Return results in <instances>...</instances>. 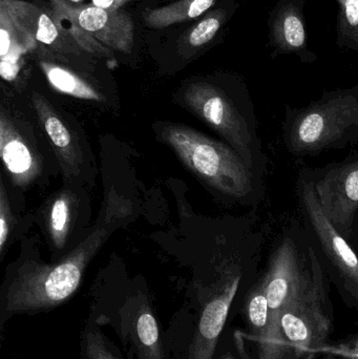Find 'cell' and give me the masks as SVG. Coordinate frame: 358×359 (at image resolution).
Here are the masks:
<instances>
[{
    "mask_svg": "<svg viewBox=\"0 0 358 359\" xmlns=\"http://www.w3.org/2000/svg\"><path fill=\"white\" fill-rule=\"evenodd\" d=\"M128 205L111 192L96 225L56 263L27 259L15 266L0 290V337L16 316H36L67 303L79 289L86 268L111 232L128 217Z\"/></svg>",
    "mask_w": 358,
    "mask_h": 359,
    "instance_id": "obj_1",
    "label": "cell"
},
{
    "mask_svg": "<svg viewBox=\"0 0 358 359\" xmlns=\"http://www.w3.org/2000/svg\"><path fill=\"white\" fill-rule=\"evenodd\" d=\"M256 263H229L200 283L191 305L172 318L166 333L170 359H212L229 322L254 284Z\"/></svg>",
    "mask_w": 358,
    "mask_h": 359,
    "instance_id": "obj_2",
    "label": "cell"
},
{
    "mask_svg": "<svg viewBox=\"0 0 358 359\" xmlns=\"http://www.w3.org/2000/svg\"><path fill=\"white\" fill-rule=\"evenodd\" d=\"M156 130L183 165L206 185L240 202L256 200L258 174L230 145L182 124H160Z\"/></svg>",
    "mask_w": 358,
    "mask_h": 359,
    "instance_id": "obj_3",
    "label": "cell"
},
{
    "mask_svg": "<svg viewBox=\"0 0 358 359\" xmlns=\"http://www.w3.org/2000/svg\"><path fill=\"white\" fill-rule=\"evenodd\" d=\"M286 149L296 157L319 155L358 142V86L325 93L303 109H286Z\"/></svg>",
    "mask_w": 358,
    "mask_h": 359,
    "instance_id": "obj_4",
    "label": "cell"
},
{
    "mask_svg": "<svg viewBox=\"0 0 358 359\" xmlns=\"http://www.w3.org/2000/svg\"><path fill=\"white\" fill-rule=\"evenodd\" d=\"M88 316L113 329L128 359H170L167 337L143 287L122 294L99 295Z\"/></svg>",
    "mask_w": 358,
    "mask_h": 359,
    "instance_id": "obj_5",
    "label": "cell"
},
{
    "mask_svg": "<svg viewBox=\"0 0 358 359\" xmlns=\"http://www.w3.org/2000/svg\"><path fill=\"white\" fill-rule=\"evenodd\" d=\"M180 98L189 111L218 133L254 172L260 166L264 170L254 114L243 111L224 88L203 80L191 82L181 90Z\"/></svg>",
    "mask_w": 358,
    "mask_h": 359,
    "instance_id": "obj_6",
    "label": "cell"
},
{
    "mask_svg": "<svg viewBox=\"0 0 358 359\" xmlns=\"http://www.w3.org/2000/svg\"><path fill=\"white\" fill-rule=\"evenodd\" d=\"M296 190L303 213L323 252L328 276L338 288L345 305L358 312L357 253L324 213L309 170H301Z\"/></svg>",
    "mask_w": 358,
    "mask_h": 359,
    "instance_id": "obj_7",
    "label": "cell"
},
{
    "mask_svg": "<svg viewBox=\"0 0 358 359\" xmlns=\"http://www.w3.org/2000/svg\"><path fill=\"white\" fill-rule=\"evenodd\" d=\"M333 320L330 297H306L282 308L275 318V330L294 359H315L329 348Z\"/></svg>",
    "mask_w": 358,
    "mask_h": 359,
    "instance_id": "obj_8",
    "label": "cell"
},
{
    "mask_svg": "<svg viewBox=\"0 0 358 359\" xmlns=\"http://www.w3.org/2000/svg\"><path fill=\"white\" fill-rule=\"evenodd\" d=\"M0 8L35 40V56L48 57L88 72L94 56L80 48L59 22L56 11L46 4L25 0H0Z\"/></svg>",
    "mask_w": 358,
    "mask_h": 359,
    "instance_id": "obj_9",
    "label": "cell"
},
{
    "mask_svg": "<svg viewBox=\"0 0 358 359\" xmlns=\"http://www.w3.org/2000/svg\"><path fill=\"white\" fill-rule=\"evenodd\" d=\"M317 200L336 229L358 247V151L313 178Z\"/></svg>",
    "mask_w": 358,
    "mask_h": 359,
    "instance_id": "obj_10",
    "label": "cell"
},
{
    "mask_svg": "<svg viewBox=\"0 0 358 359\" xmlns=\"http://www.w3.org/2000/svg\"><path fill=\"white\" fill-rule=\"evenodd\" d=\"M50 6L71 19L86 33L111 50L130 54L135 44V25L128 13L69 0H48Z\"/></svg>",
    "mask_w": 358,
    "mask_h": 359,
    "instance_id": "obj_11",
    "label": "cell"
},
{
    "mask_svg": "<svg viewBox=\"0 0 358 359\" xmlns=\"http://www.w3.org/2000/svg\"><path fill=\"white\" fill-rule=\"evenodd\" d=\"M0 156L16 187H27L41 177L43 160L33 133L4 107L0 114Z\"/></svg>",
    "mask_w": 358,
    "mask_h": 359,
    "instance_id": "obj_12",
    "label": "cell"
},
{
    "mask_svg": "<svg viewBox=\"0 0 358 359\" xmlns=\"http://www.w3.org/2000/svg\"><path fill=\"white\" fill-rule=\"evenodd\" d=\"M32 107L38 123L56 156L61 172L65 180L79 178L85 163L83 145L77 130L44 95L34 90Z\"/></svg>",
    "mask_w": 358,
    "mask_h": 359,
    "instance_id": "obj_13",
    "label": "cell"
},
{
    "mask_svg": "<svg viewBox=\"0 0 358 359\" xmlns=\"http://www.w3.org/2000/svg\"><path fill=\"white\" fill-rule=\"evenodd\" d=\"M268 301L262 278L259 276L242 299L239 316L244 345L250 359H294L288 348L269 328Z\"/></svg>",
    "mask_w": 358,
    "mask_h": 359,
    "instance_id": "obj_14",
    "label": "cell"
},
{
    "mask_svg": "<svg viewBox=\"0 0 358 359\" xmlns=\"http://www.w3.org/2000/svg\"><path fill=\"white\" fill-rule=\"evenodd\" d=\"M305 0H280L269 14V46L277 55L294 54L304 62L317 56L309 50L304 17Z\"/></svg>",
    "mask_w": 358,
    "mask_h": 359,
    "instance_id": "obj_15",
    "label": "cell"
},
{
    "mask_svg": "<svg viewBox=\"0 0 358 359\" xmlns=\"http://www.w3.org/2000/svg\"><path fill=\"white\" fill-rule=\"evenodd\" d=\"M38 67L57 92L81 100L105 102L106 97L98 81L88 72L48 57L35 56Z\"/></svg>",
    "mask_w": 358,
    "mask_h": 359,
    "instance_id": "obj_16",
    "label": "cell"
},
{
    "mask_svg": "<svg viewBox=\"0 0 358 359\" xmlns=\"http://www.w3.org/2000/svg\"><path fill=\"white\" fill-rule=\"evenodd\" d=\"M237 6L239 4L235 0H222L218 6L200 17L199 20L179 38L177 43L179 56L188 60L202 54L218 37Z\"/></svg>",
    "mask_w": 358,
    "mask_h": 359,
    "instance_id": "obj_17",
    "label": "cell"
},
{
    "mask_svg": "<svg viewBox=\"0 0 358 359\" xmlns=\"http://www.w3.org/2000/svg\"><path fill=\"white\" fill-rule=\"evenodd\" d=\"M222 0H177L166 6L147 8L143 12L149 29H163L172 25L200 18Z\"/></svg>",
    "mask_w": 358,
    "mask_h": 359,
    "instance_id": "obj_18",
    "label": "cell"
},
{
    "mask_svg": "<svg viewBox=\"0 0 358 359\" xmlns=\"http://www.w3.org/2000/svg\"><path fill=\"white\" fill-rule=\"evenodd\" d=\"M78 205L79 202L73 192L62 190L50 198L46 207V229L50 243L56 250L64 248L69 241L75 223Z\"/></svg>",
    "mask_w": 358,
    "mask_h": 359,
    "instance_id": "obj_19",
    "label": "cell"
},
{
    "mask_svg": "<svg viewBox=\"0 0 358 359\" xmlns=\"http://www.w3.org/2000/svg\"><path fill=\"white\" fill-rule=\"evenodd\" d=\"M80 359H123L119 349L107 339L102 327L90 316L80 335Z\"/></svg>",
    "mask_w": 358,
    "mask_h": 359,
    "instance_id": "obj_20",
    "label": "cell"
},
{
    "mask_svg": "<svg viewBox=\"0 0 358 359\" xmlns=\"http://www.w3.org/2000/svg\"><path fill=\"white\" fill-rule=\"evenodd\" d=\"M338 4L336 43L358 53V0H336Z\"/></svg>",
    "mask_w": 358,
    "mask_h": 359,
    "instance_id": "obj_21",
    "label": "cell"
},
{
    "mask_svg": "<svg viewBox=\"0 0 358 359\" xmlns=\"http://www.w3.org/2000/svg\"><path fill=\"white\" fill-rule=\"evenodd\" d=\"M56 13L57 15H58L60 25L69 32V35L79 44L82 50H85L88 54L96 57V58H111V57H113V53H111V48H107L104 44L100 43L98 40L95 39L92 36L86 33L81 27H78L71 19L59 14L57 11Z\"/></svg>",
    "mask_w": 358,
    "mask_h": 359,
    "instance_id": "obj_22",
    "label": "cell"
},
{
    "mask_svg": "<svg viewBox=\"0 0 358 359\" xmlns=\"http://www.w3.org/2000/svg\"><path fill=\"white\" fill-rule=\"evenodd\" d=\"M14 225V215L10 198L4 182L0 183V255L4 257V249L8 244Z\"/></svg>",
    "mask_w": 358,
    "mask_h": 359,
    "instance_id": "obj_23",
    "label": "cell"
},
{
    "mask_svg": "<svg viewBox=\"0 0 358 359\" xmlns=\"http://www.w3.org/2000/svg\"><path fill=\"white\" fill-rule=\"evenodd\" d=\"M323 359H358V333L330 345L324 352Z\"/></svg>",
    "mask_w": 358,
    "mask_h": 359,
    "instance_id": "obj_24",
    "label": "cell"
},
{
    "mask_svg": "<svg viewBox=\"0 0 358 359\" xmlns=\"http://www.w3.org/2000/svg\"><path fill=\"white\" fill-rule=\"evenodd\" d=\"M212 359H243L233 339V329L227 327L223 333Z\"/></svg>",
    "mask_w": 358,
    "mask_h": 359,
    "instance_id": "obj_25",
    "label": "cell"
},
{
    "mask_svg": "<svg viewBox=\"0 0 358 359\" xmlns=\"http://www.w3.org/2000/svg\"><path fill=\"white\" fill-rule=\"evenodd\" d=\"M139 0H92V4L99 8H106V10L118 11L121 10L123 6Z\"/></svg>",
    "mask_w": 358,
    "mask_h": 359,
    "instance_id": "obj_26",
    "label": "cell"
},
{
    "mask_svg": "<svg viewBox=\"0 0 358 359\" xmlns=\"http://www.w3.org/2000/svg\"><path fill=\"white\" fill-rule=\"evenodd\" d=\"M71 2H74V4H82L84 0H69Z\"/></svg>",
    "mask_w": 358,
    "mask_h": 359,
    "instance_id": "obj_27",
    "label": "cell"
}]
</instances>
